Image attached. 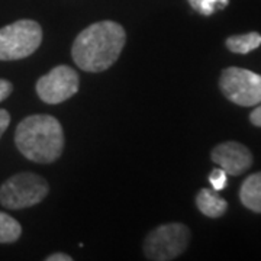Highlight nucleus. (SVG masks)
I'll return each mask as SVG.
<instances>
[{
    "label": "nucleus",
    "mask_w": 261,
    "mask_h": 261,
    "mask_svg": "<svg viewBox=\"0 0 261 261\" xmlns=\"http://www.w3.org/2000/svg\"><path fill=\"white\" fill-rule=\"evenodd\" d=\"M224 96L238 106H255L261 103V75L240 67L225 68L219 79Z\"/></svg>",
    "instance_id": "423d86ee"
},
{
    "label": "nucleus",
    "mask_w": 261,
    "mask_h": 261,
    "mask_svg": "<svg viewBox=\"0 0 261 261\" xmlns=\"http://www.w3.org/2000/svg\"><path fill=\"white\" fill-rule=\"evenodd\" d=\"M10 123V115L8 111L5 109H0V137L5 134V130L9 128Z\"/></svg>",
    "instance_id": "dca6fc26"
},
{
    "label": "nucleus",
    "mask_w": 261,
    "mask_h": 261,
    "mask_svg": "<svg viewBox=\"0 0 261 261\" xmlns=\"http://www.w3.org/2000/svg\"><path fill=\"white\" fill-rule=\"evenodd\" d=\"M22 233V226L5 212H0V244H9L18 241Z\"/></svg>",
    "instance_id": "f8f14e48"
},
{
    "label": "nucleus",
    "mask_w": 261,
    "mask_h": 261,
    "mask_svg": "<svg viewBox=\"0 0 261 261\" xmlns=\"http://www.w3.org/2000/svg\"><path fill=\"white\" fill-rule=\"evenodd\" d=\"M47 261H71L73 258L70 257V255H67L64 252H54V254H51V255H48Z\"/></svg>",
    "instance_id": "a211bd4d"
},
{
    "label": "nucleus",
    "mask_w": 261,
    "mask_h": 261,
    "mask_svg": "<svg viewBox=\"0 0 261 261\" xmlns=\"http://www.w3.org/2000/svg\"><path fill=\"white\" fill-rule=\"evenodd\" d=\"M211 155L214 163L231 176H241L252 166L251 151L235 141H228L216 145Z\"/></svg>",
    "instance_id": "6e6552de"
},
{
    "label": "nucleus",
    "mask_w": 261,
    "mask_h": 261,
    "mask_svg": "<svg viewBox=\"0 0 261 261\" xmlns=\"http://www.w3.org/2000/svg\"><path fill=\"white\" fill-rule=\"evenodd\" d=\"M240 199L247 209L261 214V171L254 173L244 180L240 190Z\"/></svg>",
    "instance_id": "9d476101"
},
{
    "label": "nucleus",
    "mask_w": 261,
    "mask_h": 261,
    "mask_svg": "<svg viewBox=\"0 0 261 261\" xmlns=\"http://www.w3.org/2000/svg\"><path fill=\"white\" fill-rule=\"evenodd\" d=\"M226 48L235 54H248L261 45V35L258 32H248L241 35H232L225 41Z\"/></svg>",
    "instance_id": "9b49d317"
},
{
    "label": "nucleus",
    "mask_w": 261,
    "mask_h": 261,
    "mask_svg": "<svg viewBox=\"0 0 261 261\" xmlns=\"http://www.w3.org/2000/svg\"><path fill=\"white\" fill-rule=\"evenodd\" d=\"M48 183L34 173H19L0 187V203L6 209H27L38 205L48 195Z\"/></svg>",
    "instance_id": "20e7f679"
},
{
    "label": "nucleus",
    "mask_w": 261,
    "mask_h": 261,
    "mask_svg": "<svg viewBox=\"0 0 261 261\" xmlns=\"http://www.w3.org/2000/svg\"><path fill=\"white\" fill-rule=\"evenodd\" d=\"M250 121H251L252 125L261 128V105L260 106H257V108L252 111L251 115H250Z\"/></svg>",
    "instance_id": "f3484780"
},
{
    "label": "nucleus",
    "mask_w": 261,
    "mask_h": 261,
    "mask_svg": "<svg viewBox=\"0 0 261 261\" xmlns=\"http://www.w3.org/2000/svg\"><path fill=\"white\" fill-rule=\"evenodd\" d=\"M42 42V29L31 19H22L0 29V60H22L34 54Z\"/></svg>",
    "instance_id": "7ed1b4c3"
},
{
    "label": "nucleus",
    "mask_w": 261,
    "mask_h": 261,
    "mask_svg": "<svg viewBox=\"0 0 261 261\" xmlns=\"http://www.w3.org/2000/svg\"><path fill=\"white\" fill-rule=\"evenodd\" d=\"M189 5L199 13L209 16L212 15L215 10L224 9L225 6H228V0H187Z\"/></svg>",
    "instance_id": "ddd939ff"
},
{
    "label": "nucleus",
    "mask_w": 261,
    "mask_h": 261,
    "mask_svg": "<svg viewBox=\"0 0 261 261\" xmlns=\"http://www.w3.org/2000/svg\"><path fill=\"white\" fill-rule=\"evenodd\" d=\"M12 90H13V86L10 82L8 80H3V79H0V102H3L5 99H8L12 93Z\"/></svg>",
    "instance_id": "2eb2a0df"
},
{
    "label": "nucleus",
    "mask_w": 261,
    "mask_h": 261,
    "mask_svg": "<svg viewBox=\"0 0 261 261\" xmlns=\"http://www.w3.org/2000/svg\"><path fill=\"white\" fill-rule=\"evenodd\" d=\"M197 209L207 218H221L228 209L226 200L211 189H202L196 196Z\"/></svg>",
    "instance_id": "1a4fd4ad"
},
{
    "label": "nucleus",
    "mask_w": 261,
    "mask_h": 261,
    "mask_svg": "<svg viewBox=\"0 0 261 261\" xmlns=\"http://www.w3.org/2000/svg\"><path fill=\"white\" fill-rule=\"evenodd\" d=\"M190 241V231L186 225L166 224L148 233L144 241V252L148 260L170 261L186 251Z\"/></svg>",
    "instance_id": "39448f33"
},
{
    "label": "nucleus",
    "mask_w": 261,
    "mask_h": 261,
    "mask_svg": "<svg viewBox=\"0 0 261 261\" xmlns=\"http://www.w3.org/2000/svg\"><path fill=\"white\" fill-rule=\"evenodd\" d=\"M15 142L20 154L28 160L49 164L60 159L63 152L64 132L54 116L31 115L18 125Z\"/></svg>",
    "instance_id": "f03ea898"
},
{
    "label": "nucleus",
    "mask_w": 261,
    "mask_h": 261,
    "mask_svg": "<svg viewBox=\"0 0 261 261\" xmlns=\"http://www.w3.org/2000/svg\"><path fill=\"white\" fill-rule=\"evenodd\" d=\"M80 79L68 65H57L37 82V93L42 102L58 105L79 92Z\"/></svg>",
    "instance_id": "0eeeda50"
},
{
    "label": "nucleus",
    "mask_w": 261,
    "mask_h": 261,
    "mask_svg": "<svg viewBox=\"0 0 261 261\" xmlns=\"http://www.w3.org/2000/svg\"><path fill=\"white\" fill-rule=\"evenodd\" d=\"M126 34L119 23L102 20L82 31L71 47L74 63L89 73H100L116 63L125 47Z\"/></svg>",
    "instance_id": "f257e3e1"
},
{
    "label": "nucleus",
    "mask_w": 261,
    "mask_h": 261,
    "mask_svg": "<svg viewBox=\"0 0 261 261\" xmlns=\"http://www.w3.org/2000/svg\"><path fill=\"white\" fill-rule=\"evenodd\" d=\"M209 181H211V185L214 187L215 192H218V190H222L226 186V173H225V170L222 168H214L212 171H211V174H209Z\"/></svg>",
    "instance_id": "4468645a"
}]
</instances>
